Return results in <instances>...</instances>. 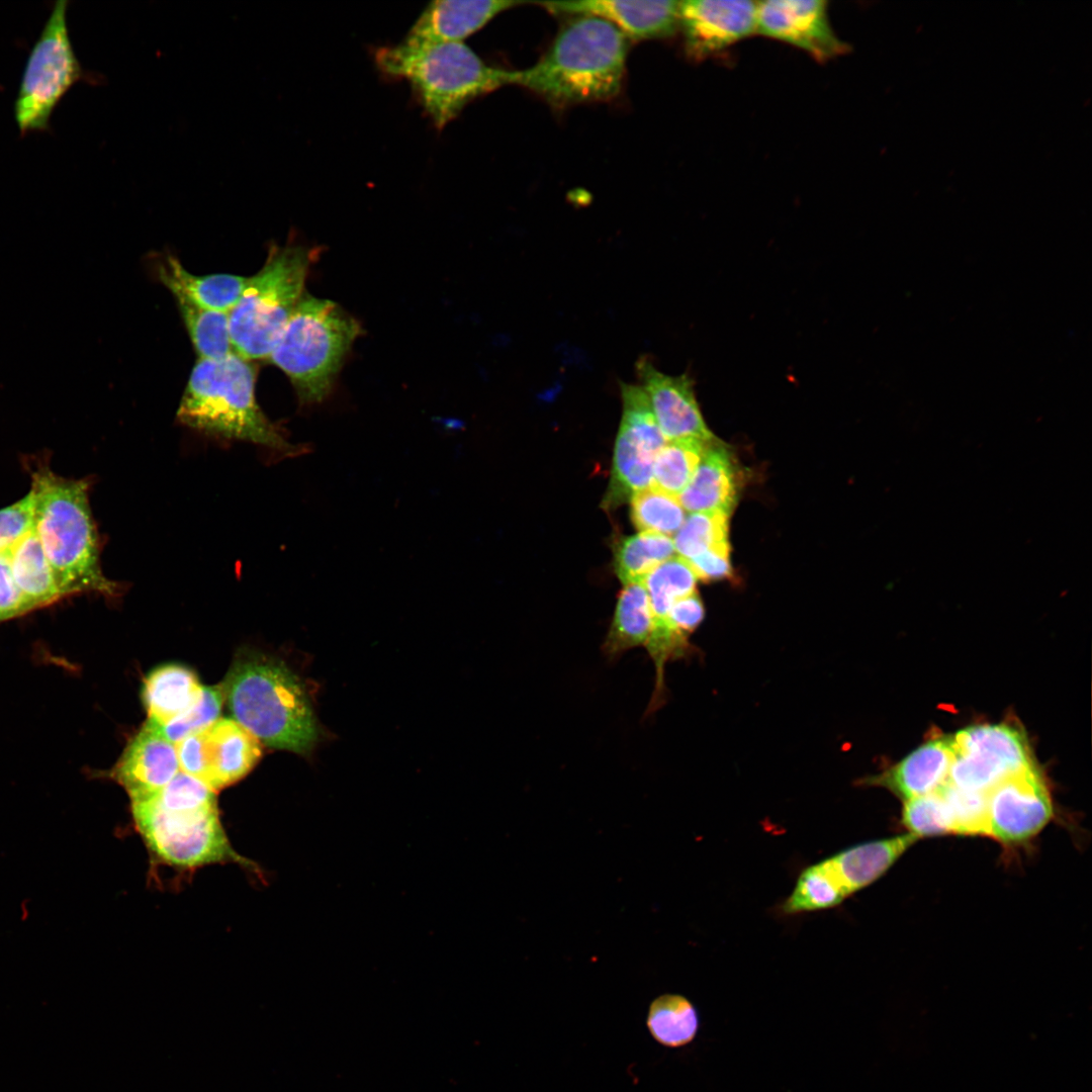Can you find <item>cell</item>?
I'll use <instances>...</instances> for the list:
<instances>
[{
    "label": "cell",
    "instance_id": "6da1fadb",
    "mask_svg": "<svg viewBox=\"0 0 1092 1092\" xmlns=\"http://www.w3.org/2000/svg\"><path fill=\"white\" fill-rule=\"evenodd\" d=\"M33 532L65 599L94 594L113 599L120 585L102 571L101 541L90 506L91 480L56 473L46 455L25 456Z\"/></svg>",
    "mask_w": 1092,
    "mask_h": 1092
},
{
    "label": "cell",
    "instance_id": "7a4b0ae2",
    "mask_svg": "<svg viewBox=\"0 0 1092 1092\" xmlns=\"http://www.w3.org/2000/svg\"><path fill=\"white\" fill-rule=\"evenodd\" d=\"M627 39L601 17L575 15L535 65L510 71L509 84L525 87L557 108L607 101L622 88Z\"/></svg>",
    "mask_w": 1092,
    "mask_h": 1092
},
{
    "label": "cell",
    "instance_id": "3957f363",
    "mask_svg": "<svg viewBox=\"0 0 1092 1092\" xmlns=\"http://www.w3.org/2000/svg\"><path fill=\"white\" fill-rule=\"evenodd\" d=\"M256 370L236 352L217 360L198 359L177 412L178 421L202 433L261 445L278 458L313 451L293 444L285 429L271 422L255 397Z\"/></svg>",
    "mask_w": 1092,
    "mask_h": 1092
},
{
    "label": "cell",
    "instance_id": "277c9868",
    "mask_svg": "<svg viewBox=\"0 0 1092 1092\" xmlns=\"http://www.w3.org/2000/svg\"><path fill=\"white\" fill-rule=\"evenodd\" d=\"M220 687L234 720L260 743L305 754L317 741L305 691L282 662L259 653L240 655Z\"/></svg>",
    "mask_w": 1092,
    "mask_h": 1092
},
{
    "label": "cell",
    "instance_id": "5b68a950",
    "mask_svg": "<svg viewBox=\"0 0 1092 1092\" xmlns=\"http://www.w3.org/2000/svg\"><path fill=\"white\" fill-rule=\"evenodd\" d=\"M374 61L382 74L411 85L439 130L474 99L509 85L510 71L487 65L464 42H400L377 49Z\"/></svg>",
    "mask_w": 1092,
    "mask_h": 1092
},
{
    "label": "cell",
    "instance_id": "8992f818",
    "mask_svg": "<svg viewBox=\"0 0 1092 1092\" xmlns=\"http://www.w3.org/2000/svg\"><path fill=\"white\" fill-rule=\"evenodd\" d=\"M360 323L338 303L304 292L268 359L289 378L301 406L324 404Z\"/></svg>",
    "mask_w": 1092,
    "mask_h": 1092
},
{
    "label": "cell",
    "instance_id": "52a82bcc",
    "mask_svg": "<svg viewBox=\"0 0 1092 1092\" xmlns=\"http://www.w3.org/2000/svg\"><path fill=\"white\" fill-rule=\"evenodd\" d=\"M314 250L300 245L274 246L262 269L249 277L229 312L235 352L252 361L268 359L304 294Z\"/></svg>",
    "mask_w": 1092,
    "mask_h": 1092
},
{
    "label": "cell",
    "instance_id": "ba28073f",
    "mask_svg": "<svg viewBox=\"0 0 1092 1092\" xmlns=\"http://www.w3.org/2000/svg\"><path fill=\"white\" fill-rule=\"evenodd\" d=\"M136 831L154 859L164 866L195 870L215 863H238L256 874L258 866L239 854L221 824L216 803L175 805L154 795L130 802Z\"/></svg>",
    "mask_w": 1092,
    "mask_h": 1092
},
{
    "label": "cell",
    "instance_id": "9c48e42d",
    "mask_svg": "<svg viewBox=\"0 0 1092 1092\" xmlns=\"http://www.w3.org/2000/svg\"><path fill=\"white\" fill-rule=\"evenodd\" d=\"M68 0H58L32 46L14 101L21 134L47 130L55 107L81 79L82 68L67 23Z\"/></svg>",
    "mask_w": 1092,
    "mask_h": 1092
},
{
    "label": "cell",
    "instance_id": "30bf717a",
    "mask_svg": "<svg viewBox=\"0 0 1092 1092\" xmlns=\"http://www.w3.org/2000/svg\"><path fill=\"white\" fill-rule=\"evenodd\" d=\"M620 390L623 414L611 478L602 502L606 511L616 510L652 484L654 459L668 441L657 425L644 389L621 382Z\"/></svg>",
    "mask_w": 1092,
    "mask_h": 1092
},
{
    "label": "cell",
    "instance_id": "8fae6325",
    "mask_svg": "<svg viewBox=\"0 0 1092 1092\" xmlns=\"http://www.w3.org/2000/svg\"><path fill=\"white\" fill-rule=\"evenodd\" d=\"M952 737L953 758L946 783L988 792L1007 777L1033 767L1025 735L1005 723L967 727Z\"/></svg>",
    "mask_w": 1092,
    "mask_h": 1092
},
{
    "label": "cell",
    "instance_id": "7c38bea8",
    "mask_svg": "<svg viewBox=\"0 0 1092 1092\" xmlns=\"http://www.w3.org/2000/svg\"><path fill=\"white\" fill-rule=\"evenodd\" d=\"M1054 813L1050 791L1033 766L1007 777L987 792V836L1006 845L1035 837Z\"/></svg>",
    "mask_w": 1092,
    "mask_h": 1092
},
{
    "label": "cell",
    "instance_id": "4fadbf2b",
    "mask_svg": "<svg viewBox=\"0 0 1092 1092\" xmlns=\"http://www.w3.org/2000/svg\"><path fill=\"white\" fill-rule=\"evenodd\" d=\"M756 32L803 50L819 63L849 51L834 32L823 0L757 2Z\"/></svg>",
    "mask_w": 1092,
    "mask_h": 1092
},
{
    "label": "cell",
    "instance_id": "5bb4252c",
    "mask_svg": "<svg viewBox=\"0 0 1092 1092\" xmlns=\"http://www.w3.org/2000/svg\"><path fill=\"white\" fill-rule=\"evenodd\" d=\"M757 2L689 0L679 2L678 27L688 56L712 57L756 32Z\"/></svg>",
    "mask_w": 1092,
    "mask_h": 1092
},
{
    "label": "cell",
    "instance_id": "9a60e30c",
    "mask_svg": "<svg viewBox=\"0 0 1092 1092\" xmlns=\"http://www.w3.org/2000/svg\"><path fill=\"white\" fill-rule=\"evenodd\" d=\"M635 368L657 425L667 440L713 441L697 401L694 380L688 373L666 374L647 356H641Z\"/></svg>",
    "mask_w": 1092,
    "mask_h": 1092
},
{
    "label": "cell",
    "instance_id": "2e32d148",
    "mask_svg": "<svg viewBox=\"0 0 1092 1092\" xmlns=\"http://www.w3.org/2000/svg\"><path fill=\"white\" fill-rule=\"evenodd\" d=\"M179 771L176 745L155 724L147 721L107 776L118 783L133 802L157 794Z\"/></svg>",
    "mask_w": 1092,
    "mask_h": 1092
},
{
    "label": "cell",
    "instance_id": "e0dca14e",
    "mask_svg": "<svg viewBox=\"0 0 1092 1092\" xmlns=\"http://www.w3.org/2000/svg\"><path fill=\"white\" fill-rule=\"evenodd\" d=\"M537 4L556 14L601 17L633 40L668 37L678 27L679 1L583 0Z\"/></svg>",
    "mask_w": 1092,
    "mask_h": 1092
},
{
    "label": "cell",
    "instance_id": "ac0fdd59",
    "mask_svg": "<svg viewBox=\"0 0 1092 1092\" xmlns=\"http://www.w3.org/2000/svg\"><path fill=\"white\" fill-rule=\"evenodd\" d=\"M518 4L509 0H435L421 12L401 42L413 47L464 42L497 14Z\"/></svg>",
    "mask_w": 1092,
    "mask_h": 1092
},
{
    "label": "cell",
    "instance_id": "d6986e66",
    "mask_svg": "<svg viewBox=\"0 0 1092 1092\" xmlns=\"http://www.w3.org/2000/svg\"><path fill=\"white\" fill-rule=\"evenodd\" d=\"M952 758V737H936L864 783L887 788L906 801L938 790L947 780Z\"/></svg>",
    "mask_w": 1092,
    "mask_h": 1092
},
{
    "label": "cell",
    "instance_id": "ffe728a7",
    "mask_svg": "<svg viewBox=\"0 0 1092 1092\" xmlns=\"http://www.w3.org/2000/svg\"><path fill=\"white\" fill-rule=\"evenodd\" d=\"M206 784L215 792L244 778L261 756V743L232 719H218L202 731Z\"/></svg>",
    "mask_w": 1092,
    "mask_h": 1092
},
{
    "label": "cell",
    "instance_id": "44dd1931",
    "mask_svg": "<svg viewBox=\"0 0 1092 1092\" xmlns=\"http://www.w3.org/2000/svg\"><path fill=\"white\" fill-rule=\"evenodd\" d=\"M736 495L733 460L723 446L710 443L678 500L691 513L721 512L729 516Z\"/></svg>",
    "mask_w": 1092,
    "mask_h": 1092
},
{
    "label": "cell",
    "instance_id": "7402d4cb",
    "mask_svg": "<svg viewBox=\"0 0 1092 1092\" xmlns=\"http://www.w3.org/2000/svg\"><path fill=\"white\" fill-rule=\"evenodd\" d=\"M917 839L907 833L863 842L824 860L849 896L881 878Z\"/></svg>",
    "mask_w": 1092,
    "mask_h": 1092
},
{
    "label": "cell",
    "instance_id": "603a6c76",
    "mask_svg": "<svg viewBox=\"0 0 1092 1092\" xmlns=\"http://www.w3.org/2000/svg\"><path fill=\"white\" fill-rule=\"evenodd\" d=\"M158 275L173 294H180L199 306L228 313L249 281V277L233 274L194 275L171 255L159 265Z\"/></svg>",
    "mask_w": 1092,
    "mask_h": 1092
},
{
    "label": "cell",
    "instance_id": "cb8c5ba5",
    "mask_svg": "<svg viewBox=\"0 0 1092 1092\" xmlns=\"http://www.w3.org/2000/svg\"><path fill=\"white\" fill-rule=\"evenodd\" d=\"M7 557L14 582L28 614L66 600L33 530Z\"/></svg>",
    "mask_w": 1092,
    "mask_h": 1092
},
{
    "label": "cell",
    "instance_id": "d4e9b609",
    "mask_svg": "<svg viewBox=\"0 0 1092 1092\" xmlns=\"http://www.w3.org/2000/svg\"><path fill=\"white\" fill-rule=\"evenodd\" d=\"M202 686L196 674L179 664H166L153 670L145 679L143 700L149 722L163 726L191 707L199 698Z\"/></svg>",
    "mask_w": 1092,
    "mask_h": 1092
},
{
    "label": "cell",
    "instance_id": "484cf974",
    "mask_svg": "<svg viewBox=\"0 0 1092 1092\" xmlns=\"http://www.w3.org/2000/svg\"><path fill=\"white\" fill-rule=\"evenodd\" d=\"M650 630V604L643 581L625 583L619 593L602 651L607 658L615 660L631 649L645 647Z\"/></svg>",
    "mask_w": 1092,
    "mask_h": 1092
},
{
    "label": "cell",
    "instance_id": "4316f807",
    "mask_svg": "<svg viewBox=\"0 0 1092 1092\" xmlns=\"http://www.w3.org/2000/svg\"><path fill=\"white\" fill-rule=\"evenodd\" d=\"M199 359L217 360L235 352L228 312L208 309L173 294Z\"/></svg>",
    "mask_w": 1092,
    "mask_h": 1092
},
{
    "label": "cell",
    "instance_id": "83f0119b",
    "mask_svg": "<svg viewBox=\"0 0 1092 1092\" xmlns=\"http://www.w3.org/2000/svg\"><path fill=\"white\" fill-rule=\"evenodd\" d=\"M696 582L690 563L679 555L660 563L645 576L643 584L651 611L650 634L663 625L675 601L696 592Z\"/></svg>",
    "mask_w": 1092,
    "mask_h": 1092
},
{
    "label": "cell",
    "instance_id": "f1b7e54d",
    "mask_svg": "<svg viewBox=\"0 0 1092 1092\" xmlns=\"http://www.w3.org/2000/svg\"><path fill=\"white\" fill-rule=\"evenodd\" d=\"M699 1024L696 1007L682 995L663 994L649 1006L647 1028L664 1046L680 1048L690 1043L697 1035Z\"/></svg>",
    "mask_w": 1092,
    "mask_h": 1092
},
{
    "label": "cell",
    "instance_id": "f546056e",
    "mask_svg": "<svg viewBox=\"0 0 1092 1092\" xmlns=\"http://www.w3.org/2000/svg\"><path fill=\"white\" fill-rule=\"evenodd\" d=\"M673 540L666 535L640 532L623 537L614 548V569L623 584L643 581L657 565L674 554Z\"/></svg>",
    "mask_w": 1092,
    "mask_h": 1092
},
{
    "label": "cell",
    "instance_id": "4dcf8cb0",
    "mask_svg": "<svg viewBox=\"0 0 1092 1092\" xmlns=\"http://www.w3.org/2000/svg\"><path fill=\"white\" fill-rule=\"evenodd\" d=\"M709 444L693 439L668 440L654 459L651 485L678 497Z\"/></svg>",
    "mask_w": 1092,
    "mask_h": 1092
},
{
    "label": "cell",
    "instance_id": "1f68e13d",
    "mask_svg": "<svg viewBox=\"0 0 1092 1092\" xmlns=\"http://www.w3.org/2000/svg\"><path fill=\"white\" fill-rule=\"evenodd\" d=\"M848 895L825 860L806 868L792 894L782 905L786 914L822 910L839 905Z\"/></svg>",
    "mask_w": 1092,
    "mask_h": 1092
},
{
    "label": "cell",
    "instance_id": "d6a6232c",
    "mask_svg": "<svg viewBox=\"0 0 1092 1092\" xmlns=\"http://www.w3.org/2000/svg\"><path fill=\"white\" fill-rule=\"evenodd\" d=\"M631 502V521L641 532L674 535L685 521V510L678 497L652 485L634 493Z\"/></svg>",
    "mask_w": 1092,
    "mask_h": 1092
},
{
    "label": "cell",
    "instance_id": "836d02e7",
    "mask_svg": "<svg viewBox=\"0 0 1092 1092\" xmlns=\"http://www.w3.org/2000/svg\"><path fill=\"white\" fill-rule=\"evenodd\" d=\"M728 515L721 512L692 513L674 534V550L692 559L715 545L728 542Z\"/></svg>",
    "mask_w": 1092,
    "mask_h": 1092
},
{
    "label": "cell",
    "instance_id": "e575fe53",
    "mask_svg": "<svg viewBox=\"0 0 1092 1092\" xmlns=\"http://www.w3.org/2000/svg\"><path fill=\"white\" fill-rule=\"evenodd\" d=\"M901 821L917 838L956 834L951 813L939 790L906 800Z\"/></svg>",
    "mask_w": 1092,
    "mask_h": 1092
},
{
    "label": "cell",
    "instance_id": "d590c367",
    "mask_svg": "<svg viewBox=\"0 0 1092 1092\" xmlns=\"http://www.w3.org/2000/svg\"><path fill=\"white\" fill-rule=\"evenodd\" d=\"M224 702L221 687H202L196 702L163 726L162 734L176 744L185 737L204 731L218 720Z\"/></svg>",
    "mask_w": 1092,
    "mask_h": 1092
},
{
    "label": "cell",
    "instance_id": "8d00e7d4",
    "mask_svg": "<svg viewBox=\"0 0 1092 1092\" xmlns=\"http://www.w3.org/2000/svg\"><path fill=\"white\" fill-rule=\"evenodd\" d=\"M952 816L956 834L987 836V792H970L944 783L939 789Z\"/></svg>",
    "mask_w": 1092,
    "mask_h": 1092
},
{
    "label": "cell",
    "instance_id": "74e56055",
    "mask_svg": "<svg viewBox=\"0 0 1092 1092\" xmlns=\"http://www.w3.org/2000/svg\"><path fill=\"white\" fill-rule=\"evenodd\" d=\"M32 530V497L28 491L20 499L0 509V555H7Z\"/></svg>",
    "mask_w": 1092,
    "mask_h": 1092
},
{
    "label": "cell",
    "instance_id": "f35d334b",
    "mask_svg": "<svg viewBox=\"0 0 1092 1092\" xmlns=\"http://www.w3.org/2000/svg\"><path fill=\"white\" fill-rule=\"evenodd\" d=\"M688 562L697 579L712 581L727 577L731 573L729 543L715 545Z\"/></svg>",
    "mask_w": 1092,
    "mask_h": 1092
},
{
    "label": "cell",
    "instance_id": "ab89813d",
    "mask_svg": "<svg viewBox=\"0 0 1092 1092\" xmlns=\"http://www.w3.org/2000/svg\"><path fill=\"white\" fill-rule=\"evenodd\" d=\"M28 615L14 582L7 555H0V625Z\"/></svg>",
    "mask_w": 1092,
    "mask_h": 1092
}]
</instances>
